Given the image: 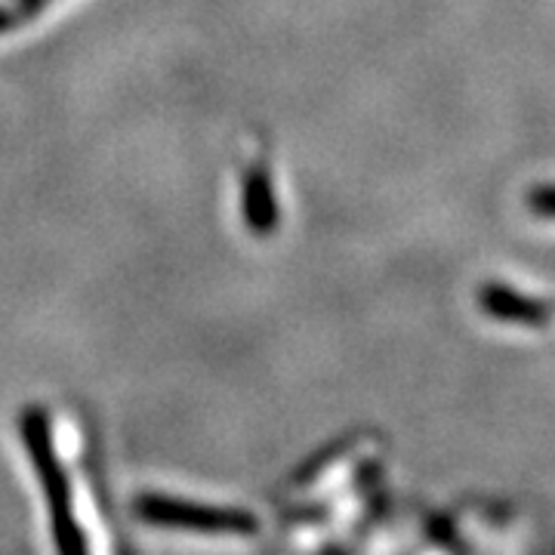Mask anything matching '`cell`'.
<instances>
[{
  "instance_id": "obj_1",
  "label": "cell",
  "mask_w": 555,
  "mask_h": 555,
  "mask_svg": "<svg viewBox=\"0 0 555 555\" xmlns=\"http://www.w3.org/2000/svg\"><path fill=\"white\" fill-rule=\"evenodd\" d=\"M25 448L35 460L40 485L47 491V503H50V516H53V537H56V550L60 555H90L87 553V540L80 534L75 513H72V494H68V481L65 473L60 469V460L50 441V429H47V416L40 411H28L25 423Z\"/></svg>"
},
{
  "instance_id": "obj_2",
  "label": "cell",
  "mask_w": 555,
  "mask_h": 555,
  "mask_svg": "<svg viewBox=\"0 0 555 555\" xmlns=\"http://www.w3.org/2000/svg\"><path fill=\"white\" fill-rule=\"evenodd\" d=\"M137 513L149 525L177 528V531H195V534H254L257 518L241 509L225 506H204L189 500H170V496L145 494L137 500Z\"/></svg>"
},
{
  "instance_id": "obj_3",
  "label": "cell",
  "mask_w": 555,
  "mask_h": 555,
  "mask_svg": "<svg viewBox=\"0 0 555 555\" xmlns=\"http://www.w3.org/2000/svg\"><path fill=\"white\" fill-rule=\"evenodd\" d=\"M244 214L254 232H269L275 225V201H272V189H269V179L266 170H254L247 179V204H244Z\"/></svg>"
}]
</instances>
